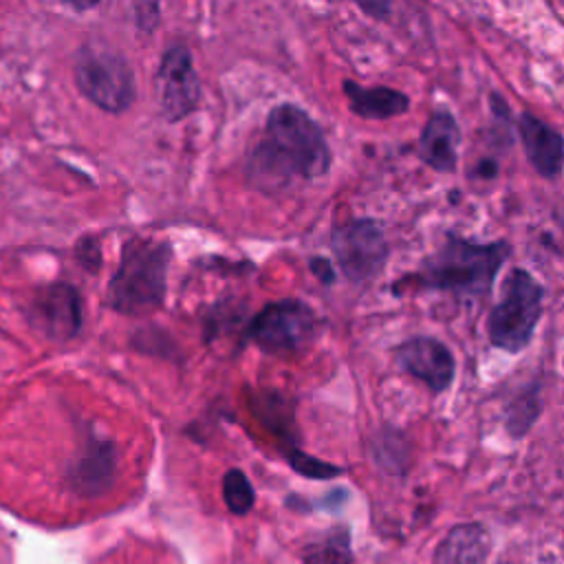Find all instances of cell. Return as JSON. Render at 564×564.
I'll use <instances>...</instances> for the list:
<instances>
[{
    "label": "cell",
    "mask_w": 564,
    "mask_h": 564,
    "mask_svg": "<svg viewBox=\"0 0 564 564\" xmlns=\"http://www.w3.org/2000/svg\"><path fill=\"white\" fill-rule=\"evenodd\" d=\"M394 359L401 370L423 381L434 394L445 392L456 377V359L452 350L430 335H414L401 341L394 350Z\"/></svg>",
    "instance_id": "9c48e42d"
},
{
    "label": "cell",
    "mask_w": 564,
    "mask_h": 564,
    "mask_svg": "<svg viewBox=\"0 0 564 564\" xmlns=\"http://www.w3.org/2000/svg\"><path fill=\"white\" fill-rule=\"evenodd\" d=\"M511 253L509 242H476L447 234L445 242L421 260L419 269L401 282L423 291H445L458 297L489 295L494 280Z\"/></svg>",
    "instance_id": "7a4b0ae2"
},
{
    "label": "cell",
    "mask_w": 564,
    "mask_h": 564,
    "mask_svg": "<svg viewBox=\"0 0 564 564\" xmlns=\"http://www.w3.org/2000/svg\"><path fill=\"white\" fill-rule=\"evenodd\" d=\"M117 469V452L112 441L93 434L68 469V485L77 496L95 498L110 489Z\"/></svg>",
    "instance_id": "8fae6325"
},
{
    "label": "cell",
    "mask_w": 564,
    "mask_h": 564,
    "mask_svg": "<svg viewBox=\"0 0 564 564\" xmlns=\"http://www.w3.org/2000/svg\"><path fill=\"white\" fill-rule=\"evenodd\" d=\"M460 128L452 112L436 110L425 121L419 137V159L434 172L452 174L458 163Z\"/></svg>",
    "instance_id": "4fadbf2b"
},
{
    "label": "cell",
    "mask_w": 564,
    "mask_h": 564,
    "mask_svg": "<svg viewBox=\"0 0 564 564\" xmlns=\"http://www.w3.org/2000/svg\"><path fill=\"white\" fill-rule=\"evenodd\" d=\"M33 326L51 339L66 341L82 330V300L73 284L53 282L42 286L29 308Z\"/></svg>",
    "instance_id": "30bf717a"
},
{
    "label": "cell",
    "mask_w": 564,
    "mask_h": 564,
    "mask_svg": "<svg viewBox=\"0 0 564 564\" xmlns=\"http://www.w3.org/2000/svg\"><path fill=\"white\" fill-rule=\"evenodd\" d=\"M491 551V538L478 522L454 527L436 546L434 564H485Z\"/></svg>",
    "instance_id": "5bb4252c"
},
{
    "label": "cell",
    "mask_w": 564,
    "mask_h": 564,
    "mask_svg": "<svg viewBox=\"0 0 564 564\" xmlns=\"http://www.w3.org/2000/svg\"><path fill=\"white\" fill-rule=\"evenodd\" d=\"M308 267H311V271H313L324 284H330V282H333L335 271H333V264H330L328 260H324V258H313Z\"/></svg>",
    "instance_id": "44dd1931"
},
{
    "label": "cell",
    "mask_w": 564,
    "mask_h": 564,
    "mask_svg": "<svg viewBox=\"0 0 564 564\" xmlns=\"http://www.w3.org/2000/svg\"><path fill=\"white\" fill-rule=\"evenodd\" d=\"M156 97L161 115L170 123L187 117L198 106L200 79L187 46L172 44L165 48L156 73Z\"/></svg>",
    "instance_id": "ba28073f"
},
{
    "label": "cell",
    "mask_w": 564,
    "mask_h": 564,
    "mask_svg": "<svg viewBox=\"0 0 564 564\" xmlns=\"http://www.w3.org/2000/svg\"><path fill=\"white\" fill-rule=\"evenodd\" d=\"M75 84L79 93L106 112H123L134 101V73L121 53L86 46L77 55Z\"/></svg>",
    "instance_id": "5b68a950"
},
{
    "label": "cell",
    "mask_w": 564,
    "mask_h": 564,
    "mask_svg": "<svg viewBox=\"0 0 564 564\" xmlns=\"http://www.w3.org/2000/svg\"><path fill=\"white\" fill-rule=\"evenodd\" d=\"M304 564H350V538L346 529H333L324 538L311 542L302 551Z\"/></svg>",
    "instance_id": "e0dca14e"
},
{
    "label": "cell",
    "mask_w": 564,
    "mask_h": 564,
    "mask_svg": "<svg viewBox=\"0 0 564 564\" xmlns=\"http://www.w3.org/2000/svg\"><path fill=\"white\" fill-rule=\"evenodd\" d=\"M344 95L350 110L361 119H390L410 108V97L390 86H359L352 79L344 82Z\"/></svg>",
    "instance_id": "9a60e30c"
},
{
    "label": "cell",
    "mask_w": 564,
    "mask_h": 564,
    "mask_svg": "<svg viewBox=\"0 0 564 564\" xmlns=\"http://www.w3.org/2000/svg\"><path fill=\"white\" fill-rule=\"evenodd\" d=\"M223 500H225L227 509L236 516H245L251 511V507L256 502V494H253V487H251L249 478L245 476V471H240V469L225 471Z\"/></svg>",
    "instance_id": "ac0fdd59"
},
{
    "label": "cell",
    "mask_w": 564,
    "mask_h": 564,
    "mask_svg": "<svg viewBox=\"0 0 564 564\" xmlns=\"http://www.w3.org/2000/svg\"><path fill=\"white\" fill-rule=\"evenodd\" d=\"M330 249L341 273L350 282L375 280L388 260V240L381 225L372 218H352L330 234Z\"/></svg>",
    "instance_id": "52a82bcc"
},
{
    "label": "cell",
    "mask_w": 564,
    "mask_h": 564,
    "mask_svg": "<svg viewBox=\"0 0 564 564\" xmlns=\"http://www.w3.org/2000/svg\"><path fill=\"white\" fill-rule=\"evenodd\" d=\"M134 18L143 31H152L159 22V4H154V2L152 4L150 2L134 4Z\"/></svg>",
    "instance_id": "ffe728a7"
},
{
    "label": "cell",
    "mask_w": 564,
    "mask_h": 564,
    "mask_svg": "<svg viewBox=\"0 0 564 564\" xmlns=\"http://www.w3.org/2000/svg\"><path fill=\"white\" fill-rule=\"evenodd\" d=\"M542 300L544 286L527 269H511L487 319L489 344L511 355L522 352L542 317Z\"/></svg>",
    "instance_id": "277c9868"
},
{
    "label": "cell",
    "mask_w": 564,
    "mask_h": 564,
    "mask_svg": "<svg viewBox=\"0 0 564 564\" xmlns=\"http://www.w3.org/2000/svg\"><path fill=\"white\" fill-rule=\"evenodd\" d=\"M319 328L317 313L302 300L289 297L267 304L249 324L247 337L267 352L289 355L306 348Z\"/></svg>",
    "instance_id": "8992f818"
},
{
    "label": "cell",
    "mask_w": 564,
    "mask_h": 564,
    "mask_svg": "<svg viewBox=\"0 0 564 564\" xmlns=\"http://www.w3.org/2000/svg\"><path fill=\"white\" fill-rule=\"evenodd\" d=\"M518 134L533 170L544 178L560 176L564 167V137L533 112H520Z\"/></svg>",
    "instance_id": "7c38bea8"
},
{
    "label": "cell",
    "mask_w": 564,
    "mask_h": 564,
    "mask_svg": "<svg viewBox=\"0 0 564 564\" xmlns=\"http://www.w3.org/2000/svg\"><path fill=\"white\" fill-rule=\"evenodd\" d=\"M170 245L148 238L126 242L121 262L108 284V304L121 313L141 317L163 304L167 286Z\"/></svg>",
    "instance_id": "3957f363"
},
{
    "label": "cell",
    "mask_w": 564,
    "mask_h": 564,
    "mask_svg": "<svg viewBox=\"0 0 564 564\" xmlns=\"http://www.w3.org/2000/svg\"><path fill=\"white\" fill-rule=\"evenodd\" d=\"M286 460L289 465L300 471L302 476L306 478H335L341 474V467L337 465H330V463H324V460H317L308 454H304L302 449L293 447V449H286Z\"/></svg>",
    "instance_id": "d6986e66"
},
{
    "label": "cell",
    "mask_w": 564,
    "mask_h": 564,
    "mask_svg": "<svg viewBox=\"0 0 564 564\" xmlns=\"http://www.w3.org/2000/svg\"><path fill=\"white\" fill-rule=\"evenodd\" d=\"M542 412V392L540 383L527 386L520 394H516L505 408V427L513 438H522L535 423Z\"/></svg>",
    "instance_id": "2e32d148"
},
{
    "label": "cell",
    "mask_w": 564,
    "mask_h": 564,
    "mask_svg": "<svg viewBox=\"0 0 564 564\" xmlns=\"http://www.w3.org/2000/svg\"><path fill=\"white\" fill-rule=\"evenodd\" d=\"M330 148L317 121L295 104L275 106L253 148L249 170L269 189L293 178H319L330 170Z\"/></svg>",
    "instance_id": "6da1fadb"
}]
</instances>
